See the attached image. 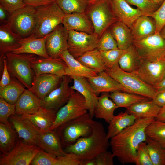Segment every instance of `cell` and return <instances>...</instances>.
<instances>
[{"label":"cell","mask_w":165,"mask_h":165,"mask_svg":"<svg viewBox=\"0 0 165 165\" xmlns=\"http://www.w3.org/2000/svg\"><path fill=\"white\" fill-rule=\"evenodd\" d=\"M154 118L137 119L134 123L111 138L109 141L112 152L122 164L135 163L138 148L145 141V130Z\"/></svg>","instance_id":"cell-1"},{"label":"cell","mask_w":165,"mask_h":165,"mask_svg":"<svg viewBox=\"0 0 165 165\" xmlns=\"http://www.w3.org/2000/svg\"><path fill=\"white\" fill-rule=\"evenodd\" d=\"M109 147L103 125L95 121L90 134L79 138L64 149L67 153L75 155L81 162L95 158L101 153L108 150Z\"/></svg>","instance_id":"cell-2"},{"label":"cell","mask_w":165,"mask_h":165,"mask_svg":"<svg viewBox=\"0 0 165 165\" xmlns=\"http://www.w3.org/2000/svg\"><path fill=\"white\" fill-rule=\"evenodd\" d=\"M93 118L88 112L61 124L55 129L64 148L79 138L91 134L95 122Z\"/></svg>","instance_id":"cell-3"},{"label":"cell","mask_w":165,"mask_h":165,"mask_svg":"<svg viewBox=\"0 0 165 165\" xmlns=\"http://www.w3.org/2000/svg\"><path fill=\"white\" fill-rule=\"evenodd\" d=\"M5 55L8 71L11 76L16 78L27 89L31 87L35 75L31 66V62L37 55L30 53H6Z\"/></svg>","instance_id":"cell-4"},{"label":"cell","mask_w":165,"mask_h":165,"mask_svg":"<svg viewBox=\"0 0 165 165\" xmlns=\"http://www.w3.org/2000/svg\"><path fill=\"white\" fill-rule=\"evenodd\" d=\"M35 8V25L33 34L37 38L45 37L62 24L65 15L56 2Z\"/></svg>","instance_id":"cell-5"},{"label":"cell","mask_w":165,"mask_h":165,"mask_svg":"<svg viewBox=\"0 0 165 165\" xmlns=\"http://www.w3.org/2000/svg\"><path fill=\"white\" fill-rule=\"evenodd\" d=\"M105 72L124 87L128 93L151 100L156 95L157 90L155 87L145 83L133 72L123 71L118 64L107 68Z\"/></svg>","instance_id":"cell-6"},{"label":"cell","mask_w":165,"mask_h":165,"mask_svg":"<svg viewBox=\"0 0 165 165\" xmlns=\"http://www.w3.org/2000/svg\"><path fill=\"white\" fill-rule=\"evenodd\" d=\"M93 26L94 32L99 37L118 20L114 15L111 0H97L90 4L85 13Z\"/></svg>","instance_id":"cell-7"},{"label":"cell","mask_w":165,"mask_h":165,"mask_svg":"<svg viewBox=\"0 0 165 165\" xmlns=\"http://www.w3.org/2000/svg\"><path fill=\"white\" fill-rule=\"evenodd\" d=\"M35 8L25 5L11 15L8 24L11 30L21 38L32 35L35 25Z\"/></svg>","instance_id":"cell-8"},{"label":"cell","mask_w":165,"mask_h":165,"mask_svg":"<svg viewBox=\"0 0 165 165\" xmlns=\"http://www.w3.org/2000/svg\"><path fill=\"white\" fill-rule=\"evenodd\" d=\"M88 112L84 97L78 92L75 91L66 104L57 111L55 121L50 130H55L61 124Z\"/></svg>","instance_id":"cell-9"},{"label":"cell","mask_w":165,"mask_h":165,"mask_svg":"<svg viewBox=\"0 0 165 165\" xmlns=\"http://www.w3.org/2000/svg\"><path fill=\"white\" fill-rule=\"evenodd\" d=\"M141 61L165 59V40L160 34H156L134 42Z\"/></svg>","instance_id":"cell-10"},{"label":"cell","mask_w":165,"mask_h":165,"mask_svg":"<svg viewBox=\"0 0 165 165\" xmlns=\"http://www.w3.org/2000/svg\"><path fill=\"white\" fill-rule=\"evenodd\" d=\"M41 149L35 145H29L19 139L9 153L0 156V165H29Z\"/></svg>","instance_id":"cell-11"},{"label":"cell","mask_w":165,"mask_h":165,"mask_svg":"<svg viewBox=\"0 0 165 165\" xmlns=\"http://www.w3.org/2000/svg\"><path fill=\"white\" fill-rule=\"evenodd\" d=\"M99 36L92 34L74 30L68 31V50L76 58L86 52L97 48Z\"/></svg>","instance_id":"cell-12"},{"label":"cell","mask_w":165,"mask_h":165,"mask_svg":"<svg viewBox=\"0 0 165 165\" xmlns=\"http://www.w3.org/2000/svg\"><path fill=\"white\" fill-rule=\"evenodd\" d=\"M72 79L69 75L63 76L60 86L41 99V107L58 111L65 104L75 92L69 86Z\"/></svg>","instance_id":"cell-13"},{"label":"cell","mask_w":165,"mask_h":165,"mask_svg":"<svg viewBox=\"0 0 165 165\" xmlns=\"http://www.w3.org/2000/svg\"><path fill=\"white\" fill-rule=\"evenodd\" d=\"M132 72L155 87L165 77V59L141 61L138 69Z\"/></svg>","instance_id":"cell-14"},{"label":"cell","mask_w":165,"mask_h":165,"mask_svg":"<svg viewBox=\"0 0 165 165\" xmlns=\"http://www.w3.org/2000/svg\"><path fill=\"white\" fill-rule=\"evenodd\" d=\"M68 31L62 24L58 25L48 35L46 48L49 56L53 58H60V54L68 50Z\"/></svg>","instance_id":"cell-15"},{"label":"cell","mask_w":165,"mask_h":165,"mask_svg":"<svg viewBox=\"0 0 165 165\" xmlns=\"http://www.w3.org/2000/svg\"><path fill=\"white\" fill-rule=\"evenodd\" d=\"M31 66L35 75L50 74L61 77L66 75L68 67L61 57L56 58L40 57L32 61Z\"/></svg>","instance_id":"cell-16"},{"label":"cell","mask_w":165,"mask_h":165,"mask_svg":"<svg viewBox=\"0 0 165 165\" xmlns=\"http://www.w3.org/2000/svg\"><path fill=\"white\" fill-rule=\"evenodd\" d=\"M9 119L19 138L26 144L36 145L37 137L40 131L38 128L30 121L21 116L12 115Z\"/></svg>","instance_id":"cell-17"},{"label":"cell","mask_w":165,"mask_h":165,"mask_svg":"<svg viewBox=\"0 0 165 165\" xmlns=\"http://www.w3.org/2000/svg\"><path fill=\"white\" fill-rule=\"evenodd\" d=\"M36 145L53 156H63L67 154L55 130L46 132L40 131L37 138Z\"/></svg>","instance_id":"cell-18"},{"label":"cell","mask_w":165,"mask_h":165,"mask_svg":"<svg viewBox=\"0 0 165 165\" xmlns=\"http://www.w3.org/2000/svg\"><path fill=\"white\" fill-rule=\"evenodd\" d=\"M62 77L50 74L35 75L29 90L41 99L60 86Z\"/></svg>","instance_id":"cell-19"},{"label":"cell","mask_w":165,"mask_h":165,"mask_svg":"<svg viewBox=\"0 0 165 165\" xmlns=\"http://www.w3.org/2000/svg\"><path fill=\"white\" fill-rule=\"evenodd\" d=\"M87 79L97 95L100 93L116 91L128 92L124 87L105 71L99 73L97 75Z\"/></svg>","instance_id":"cell-20"},{"label":"cell","mask_w":165,"mask_h":165,"mask_svg":"<svg viewBox=\"0 0 165 165\" xmlns=\"http://www.w3.org/2000/svg\"><path fill=\"white\" fill-rule=\"evenodd\" d=\"M111 5L113 13L117 20L130 28L138 17L145 15L138 8L131 7L126 0H111Z\"/></svg>","instance_id":"cell-21"},{"label":"cell","mask_w":165,"mask_h":165,"mask_svg":"<svg viewBox=\"0 0 165 165\" xmlns=\"http://www.w3.org/2000/svg\"><path fill=\"white\" fill-rule=\"evenodd\" d=\"M70 77L74 82L73 86H71L72 88L79 92L84 97L88 108V112L93 118L99 97L94 91L87 78L75 76Z\"/></svg>","instance_id":"cell-22"},{"label":"cell","mask_w":165,"mask_h":165,"mask_svg":"<svg viewBox=\"0 0 165 165\" xmlns=\"http://www.w3.org/2000/svg\"><path fill=\"white\" fill-rule=\"evenodd\" d=\"M48 35L42 38H37L32 34L28 37L22 38L20 42V46L12 52L16 54L28 53L43 57H50L46 48V43Z\"/></svg>","instance_id":"cell-23"},{"label":"cell","mask_w":165,"mask_h":165,"mask_svg":"<svg viewBox=\"0 0 165 165\" xmlns=\"http://www.w3.org/2000/svg\"><path fill=\"white\" fill-rule=\"evenodd\" d=\"M80 161L72 153L63 156H52L41 149L31 162L32 165H79Z\"/></svg>","instance_id":"cell-24"},{"label":"cell","mask_w":165,"mask_h":165,"mask_svg":"<svg viewBox=\"0 0 165 165\" xmlns=\"http://www.w3.org/2000/svg\"><path fill=\"white\" fill-rule=\"evenodd\" d=\"M57 111L41 107L34 113L24 114L21 116L30 121L40 131L46 132L50 130L55 121Z\"/></svg>","instance_id":"cell-25"},{"label":"cell","mask_w":165,"mask_h":165,"mask_svg":"<svg viewBox=\"0 0 165 165\" xmlns=\"http://www.w3.org/2000/svg\"><path fill=\"white\" fill-rule=\"evenodd\" d=\"M62 24L68 31L74 30L89 34L94 32L91 22L85 13L65 14Z\"/></svg>","instance_id":"cell-26"},{"label":"cell","mask_w":165,"mask_h":165,"mask_svg":"<svg viewBox=\"0 0 165 165\" xmlns=\"http://www.w3.org/2000/svg\"><path fill=\"white\" fill-rule=\"evenodd\" d=\"M41 99L28 89H25L15 104V114L21 116L36 112L41 107Z\"/></svg>","instance_id":"cell-27"},{"label":"cell","mask_w":165,"mask_h":165,"mask_svg":"<svg viewBox=\"0 0 165 165\" xmlns=\"http://www.w3.org/2000/svg\"><path fill=\"white\" fill-rule=\"evenodd\" d=\"M130 29L134 42L155 34L156 24L153 18L144 15L138 17Z\"/></svg>","instance_id":"cell-28"},{"label":"cell","mask_w":165,"mask_h":165,"mask_svg":"<svg viewBox=\"0 0 165 165\" xmlns=\"http://www.w3.org/2000/svg\"><path fill=\"white\" fill-rule=\"evenodd\" d=\"M60 57L67 66L66 75L75 76L88 78L97 75V73L81 64L68 52V50L61 53Z\"/></svg>","instance_id":"cell-29"},{"label":"cell","mask_w":165,"mask_h":165,"mask_svg":"<svg viewBox=\"0 0 165 165\" xmlns=\"http://www.w3.org/2000/svg\"><path fill=\"white\" fill-rule=\"evenodd\" d=\"M116 40L118 48L126 50L133 45L134 41L130 28L122 22L117 20L109 28Z\"/></svg>","instance_id":"cell-30"},{"label":"cell","mask_w":165,"mask_h":165,"mask_svg":"<svg viewBox=\"0 0 165 165\" xmlns=\"http://www.w3.org/2000/svg\"><path fill=\"white\" fill-rule=\"evenodd\" d=\"M22 38L11 30L8 24L0 25V55L12 52L19 48Z\"/></svg>","instance_id":"cell-31"},{"label":"cell","mask_w":165,"mask_h":165,"mask_svg":"<svg viewBox=\"0 0 165 165\" xmlns=\"http://www.w3.org/2000/svg\"><path fill=\"white\" fill-rule=\"evenodd\" d=\"M137 119L134 115L126 111L121 112L117 115L115 116L108 123L107 138L109 140L127 127L133 125Z\"/></svg>","instance_id":"cell-32"},{"label":"cell","mask_w":165,"mask_h":165,"mask_svg":"<svg viewBox=\"0 0 165 165\" xmlns=\"http://www.w3.org/2000/svg\"><path fill=\"white\" fill-rule=\"evenodd\" d=\"M107 93H103L98 98L94 112L96 118L103 119L109 123L115 115V110L118 107L111 99Z\"/></svg>","instance_id":"cell-33"},{"label":"cell","mask_w":165,"mask_h":165,"mask_svg":"<svg viewBox=\"0 0 165 165\" xmlns=\"http://www.w3.org/2000/svg\"><path fill=\"white\" fill-rule=\"evenodd\" d=\"M161 108L156 104L152 100L134 104L127 108L126 112L134 115L137 119L155 118Z\"/></svg>","instance_id":"cell-34"},{"label":"cell","mask_w":165,"mask_h":165,"mask_svg":"<svg viewBox=\"0 0 165 165\" xmlns=\"http://www.w3.org/2000/svg\"><path fill=\"white\" fill-rule=\"evenodd\" d=\"M18 135L11 124L0 123V150L2 155L10 152L18 141Z\"/></svg>","instance_id":"cell-35"},{"label":"cell","mask_w":165,"mask_h":165,"mask_svg":"<svg viewBox=\"0 0 165 165\" xmlns=\"http://www.w3.org/2000/svg\"><path fill=\"white\" fill-rule=\"evenodd\" d=\"M76 59L97 74L105 71L107 69L100 52L97 48L87 51Z\"/></svg>","instance_id":"cell-36"},{"label":"cell","mask_w":165,"mask_h":165,"mask_svg":"<svg viewBox=\"0 0 165 165\" xmlns=\"http://www.w3.org/2000/svg\"><path fill=\"white\" fill-rule=\"evenodd\" d=\"M141 62V61L133 45L125 50L119 61L118 64L123 71L132 72L138 69Z\"/></svg>","instance_id":"cell-37"},{"label":"cell","mask_w":165,"mask_h":165,"mask_svg":"<svg viewBox=\"0 0 165 165\" xmlns=\"http://www.w3.org/2000/svg\"><path fill=\"white\" fill-rule=\"evenodd\" d=\"M109 97L118 108L123 107L126 108L138 102L150 99L138 94L120 91L111 92Z\"/></svg>","instance_id":"cell-38"},{"label":"cell","mask_w":165,"mask_h":165,"mask_svg":"<svg viewBox=\"0 0 165 165\" xmlns=\"http://www.w3.org/2000/svg\"><path fill=\"white\" fill-rule=\"evenodd\" d=\"M23 85L17 81L12 79L7 85L0 87V97L11 104H16L25 90Z\"/></svg>","instance_id":"cell-39"},{"label":"cell","mask_w":165,"mask_h":165,"mask_svg":"<svg viewBox=\"0 0 165 165\" xmlns=\"http://www.w3.org/2000/svg\"><path fill=\"white\" fill-rule=\"evenodd\" d=\"M145 142L153 165H165V148L159 143L147 137Z\"/></svg>","instance_id":"cell-40"},{"label":"cell","mask_w":165,"mask_h":165,"mask_svg":"<svg viewBox=\"0 0 165 165\" xmlns=\"http://www.w3.org/2000/svg\"><path fill=\"white\" fill-rule=\"evenodd\" d=\"M146 135L165 148V122L155 120L146 127Z\"/></svg>","instance_id":"cell-41"},{"label":"cell","mask_w":165,"mask_h":165,"mask_svg":"<svg viewBox=\"0 0 165 165\" xmlns=\"http://www.w3.org/2000/svg\"><path fill=\"white\" fill-rule=\"evenodd\" d=\"M55 2L65 14L86 13L90 4L87 0H56Z\"/></svg>","instance_id":"cell-42"},{"label":"cell","mask_w":165,"mask_h":165,"mask_svg":"<svg viewBox=\"0 0 165 165\" xmlns=\"http://www.w3.org/2000/svg\"><path fill=\"white\" fill-rule=\"evenodd\" d=\"M100 51L118 48L117 43L109 29H107L99 38L97 48Z\"/></svg>","instance_id":"cell-43"},{"label":"cell","mask_w":165,"mask_h":165,"mask_svg":"<svg viewBox=\"0 0 165 165\" xmlns=\"http://www.w3.org/2000/svg\"><path fill=\"white\" fill-rule=\"evenodd\" d=\"M124 51L117 48L100 51L107 69L111 68L118 64L119 61Z\"/></svg>","instance_id":"cell-44"},{"label":"cell","mask_w":165,"mask_h":165,"mask_svg":"<svg viewBox=\"0 0 165 165\" xmlns=\"http://www.w3.org/2000/svg\"><path fill=\"white\" fill-rule=\"evenodd\" d=\"M129 3L136 6L145 15L149 16L160 7L152 0H126Z\"/></svg>","instance_id":"cell-45"},{"label":"cell","mask_w":165,"mask_h":165,"mask_svg":"<svg viewBox=\"0 0 165 165\" xmlns=\"http://www.w3.org/2000/svg\"><path fill=\"white\" fill-rule=\"evenodd\" d=\"M15 104H11L0 97V122L7 125L11 123L9 121V117L16 115Z\"/></svg>","instance_id":"cell-46"},{"label":"cell","mask_w":165,"mask_h":165,"mask_svg":"<svg viewBox=\"0 0 165 165\" xmlns=\"http://www.w3.org/2000/svg\"><path fill=\"white\" fill-rule=\"evenodd\" d=\"M134 164L136 165H153L145 141L141 143L138 148Z\"/></svg>","instance_id":"cell-47"},{"label":"cell","mask_w":165,"mask_h":165,"mask_svg":"<svg viewBox=\"0 0 165 165\" xmlns=\"http://www.w3.org/2000/svg\"><path fill=\"white\" fill-rule=\"evenodd\" d=\"M149 16L153 18L155 22V33L160 34L161 29L165 25V0L157 9Z\"/></svg>","instance_id":"cell-48"},{"label":"cell","mask_w":165,"mask_h":165,"mask_svg":"<svg viewBox=\"0 0 165 165\" xmlns=\"http://www.w3.org/2000/svg\"><path fill=\"white\" fill-rule=\"evenodd\" d=\"M0 5L11 14L25 5L24 0H0Z\"/></svg>","instance_id":"cell-49"},{"label":"cell","mask_w":165,"mask_h":165,"mask_svg":"<svg viewBox=\"0 0 165 165\" xmlns=\"http://www.w3.org/2000/svg\"><path fill=\"white\" fill-rule=\"evenodd\" d=\"M115 157L112 152L108 150L102 152L94 158L96 165H113Z\"/></svg>","instance_id":"cell-50"},{"label":"cell","mask_w":165,"mask_h":165,"mask_svg":"<svg viewBox=\"0 0 165 165\" xmlns=\"http://www.w3.org/2000/svg\"><path fill=\"white\" fill-rule=\"evenodd\" d=\"M3 70L0 81V87H4L10 83L11 81L10 75L8 71L5 54L3 57Z\"/></svg>","instance_id":"cell-51"},{"label":"cell","mask_w":165,"mask_h":165,"mask_svg":"<svg viewBox=\"0 0 165 165\" xmlns=\"http://www.w3.org/2000/svg\"><path fill=\"white\" fill-rule=\"evenodd\" d=\"M56 0H24L25 5L35 8L45 6L55 2Z\"/></svg>","instance_id":"cell-52"},{"label":"cell","mask_w":165,"mask_h":165,"mask_svg":"<svg viewBox=\"0 0 165 165\" xmlns=\"http://www.w3.org/2000/svg\"><path fill=\"white\" fill-rule=\"evenodd\" d=\"M153 102L160 107L165 106V89L157 91L155 97L152 99Z\"/></svg>","instance_id":"cell-53"},{"label":"cell","mask_w":165,"mask_h":165,"mask_svg":"<svg viewBox=\"0 0 165 165\" xmlns=\"http://www.w3.org/2000/svg\"><path fill=\"white\" fill-rule=\"evenodd\" d=\"M11 14L0 5V25L8 24Z\"/></svg>","instance_id":"cell-54"},{"label":"cell","mask_w":165,"mask_h":165,"mask_svg":"<svg viewBox=\"0 0 165 165\" xmlns=\"http://www.w3.org/2000/svg\"><path fill=\"white\" fill-rule=\"evenodd\" d=\"M155 119L156 120L165 122V106L161 108Z\"/></svg>","instance_id":"cell-55"},{"label":"cell","mask_w":165,"mask_h":165,"mask_svg":"<svg viewBox=\"0 0 165 165\" xmlns=\"http://www.w3.org/2000/svg\"><path fill=\"white\" fill-rule=\"evenodd\" d=\"M79 165H96L95 158L86 160L81 161Z\"/></svg>","instance_id":"cell-56"},{"label":"cell","mask_w":165,"mask_h":165,"mask_svg":"<svg viewBox=\"0 0 165 165\" xmlns=\"http://www.w3.org/2000/svg\"><path fill=\"white\" fill-rule=\"evenodd\" d=\"M155 88L157 91L165 89V77Z\"/></svg>","instance_id":"cell-57"},{"label":"cell","mask_w":165,"mask_h":165,"mask_svg":"<svg viewBox=\"0 0 165 165\" xmlns=\"http://www.w3.org/2000/svg\"><path fill=\"white\" fill-rule=\"evenodd\" d=\"M160 34L165 40V25L161 29Z\"/></svg>","instance_id":"cell-58"},{"label":"cell","mask_w":165,"mask_h":165,"mask_svg":"<svg viewBox=\"0 0 165 165\" xmlns=\"http://www.w3.org/2000/svg\"><path fill=\"white\" fill-rule=\"evenodd\" d=\"M157 5L160 6L163 3L164 0H152Z\"/></svg>","instance_id":"cell-59"},{"label":"cell","mask_w":165,"mask_h":165,"mask_svg":"<svg viewBox=\"0 0 165 165\" xmlns=\"http://www.w3.org/2000/svg\"><path fill=\"white\" fill-rule=\"evenodd\" d=\"M89 2L90 4L92 3L95 1H96L97 0H87Z\"/></svg>","instance_id":"cell-60"}]
</instances>
